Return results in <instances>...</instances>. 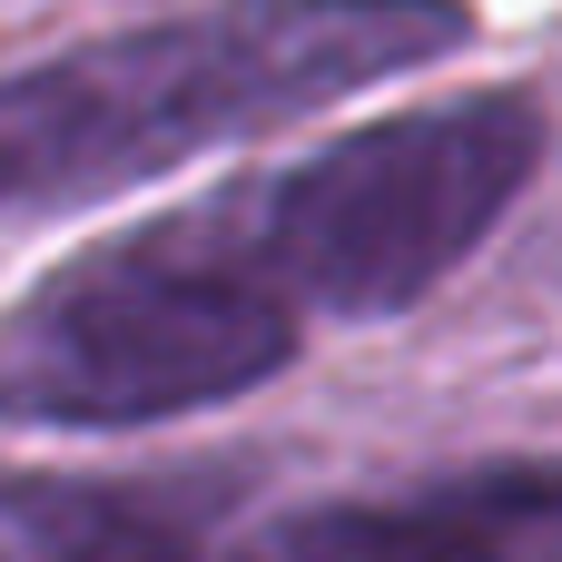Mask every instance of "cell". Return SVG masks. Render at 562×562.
Listing matches in <instances>:
<instances>
[{
    "label": "cell",
    "instance_id": "cell-4",
    "mask_svg": "<svg viewBox=\"0 0 562 562\" xmlns=\"http://www.w3.org/2000/svg\"><path fill=\"white\" fill-rule=\"evenodd\" d=\"M207 562H562V454H494L247 524Z\"/></svg>",
    "mask_w": 562,
    "mask_h": 562
},
{
    "label": "cell",
    "instance_id": "cell-3",
    "mask_svg": "<svg viewBox=\"0 0 562 562\" xmlns=\"http://www.w3.org/2000/svg\"><path fill=\"white\" fill-rule=\"evenodd\" d=\"M533 158H543V99L464 89L346 128L316 158L237 188L227 207L306 316H405L504 227V207L533 188Z\"/></svg>",
    "mask_w": 562,
    "mask_h": 562
},
{
    "label": "cell",
    "instance_id": "cell-1",
    "mask_svg": "<svg viewBox=\"0 0 562 562\" xmlns=\"http://www.w3.org/2000/svg\"><path fill=\"white\" fill-rule=\"evenodd\" d=\"M474 40V0H207L0 79V227L148 188Z\"/></svg>",
    "mask_w": 562,
    "mask_h": 562
},
{
    "label": "cell",
    "instance_id": "cell-5",
    "mask_svg": "<svg viewBox=\"0 0 562 562\" xmlns=\"http://www.w3.org/2000/svg\"><path fill=\"white\" fill-rule=\"evenodd\" d=\"M237 474H0V562H207Z\"/></svg>",
    "mask_w": 562,
    "mask_h": 562
},
{
    "label": "cell",
    "instance_id": "cell-2",
    "mask_svg": "<svg viewBox=\"0 0 562 562\" xmlns=\"http://www.w3.org/2000/svg\"><path fill=\"white\" fill-rule=\"evenodd\" d=\"M306 306L257 257L237 207H188L79 247L0 316V425L138 435L257 395L296 366Z\"/></svg>",
    "mask_w": 562,
    "mask_h": 562
}]
</instances>
